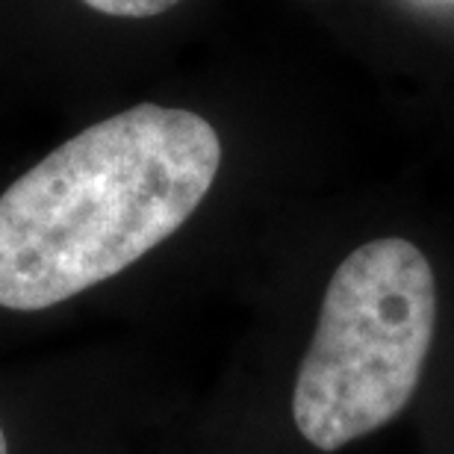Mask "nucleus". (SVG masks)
<instances>
[{
	"label": "nucleus",
	"mask_w": 454,
	"mask_h": 454,
	"mask_svg": "<svg viewBox=\"0 0 454 454\" xmlns=\"http://www.w3.org/2000/svg\"><path fill=\"white\" fill-rule=\"evenodd\" d=\"M222 142L189 110L139 104L62 142L0 195V307H57L175 236L215 184Z\"/></svg>",
	"instance_id": "1"
},
{
	"label": "nucleus",
	"mask_w": 454,
	"mask_h": 454,
	"mask_svg": "<svg viewBox=\"0 0 454 454\" xmlns=\"http://www.w3.org/2000/svg\"><path fill=\"white\" fill-rule=\"evenodd\" d=\"M437 325V280L413 242L387 236L351 251L322 298L293 393L298 434L337 451L384 428L422 380Z\"/></svg>",
	"instance_id": "2"
},
{
	"label": "nucleus",
	"mask_w": 454,
	"mask_h": 454,
	"mask_svg": "<svg viewBox=\"0 0 454 454\" xmlns=\"http://www.w3.org/2000/svg\"><path fill=\"white\" fill-rule=\"evenodd\" d=\"M95 12L113 15V18H153L168 12L180 0H83Z\"/></svg>",
	"instance_id": "3"
},
{
	"label": "nucleus",
	"mask_w": 454,
	"mask_h": 454,
	"mask_svg": "<svg viewBox=\"0 0 454 454\" xmlns=\"http://www.w3.org/2000/svg\"><path fill=\"white\" fill-rule=\"evenodd\" d=\"M0 454H9V446H6V434L0 428Z\"/></svg>",
	"instance_id": "4"
}]
</instances>
